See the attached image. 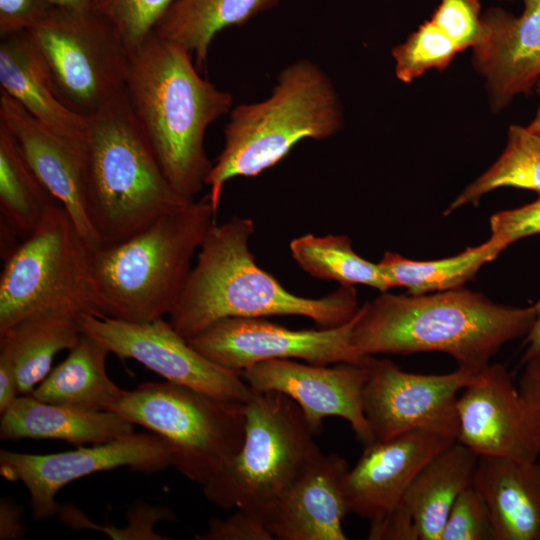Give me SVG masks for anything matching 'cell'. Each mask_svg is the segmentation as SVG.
I'll list each match as a JSON object with an SVG mask.
<instances>
[{"label": "cell", "instance_id": "obj_10", "mask_svg": "<svg viewBox=\"0 0 540 540\" xmlns=\"http://www.w3.org/2000/svg\"><path fill=\"white\" fill-rule=\"evenodd\" d=\"M57 98L89 118L124 89L130 54L120 36L95 11L54 8L26 30Z\"/></svg>", "mask_w": 540, "mask_h": 540}, {"label": "cell", "instance_id": "obj_3", "mask_svg": "<svg viewBox=\"0 0 540 540\" xmlns=\"http://www.w3.org/2000/svg\"><path fill=\"white\" fill-rule=\"evenodd\" d=\"M255 230L250 218L233 216L215 223L203 241L185 288L169 322L186 340L228 317L296 315L320 328L351 320L359 310L352 285H341L320 297L308 298L286 290L260 268L249 249Z\"/></svg>", "mask_w": 540, "mask_h": 540}, {"label": "cell", "instance_id": "obj_17", "mask_svg": "<svg viewBox=\"0 0 540 540\" xmlns=\"http://www.w3.org/2000/svg\"><path fill=\"white\" fill-rule=\"evenodd\" d=\"M455 441L444 434L414 429L364 445L361 457L344 480L349 513L371 523L389 515L419 472Z\"/></svg>", "mask_w": 540, "mask_h": 540}, {"label": "cell", "instance_id": "obj_20", "mask_svg": "<svg viewBox=\"0 0 540 540\" xmlns=\"http://www.w3.org/2000/svg\"><path fill=\"white\" fill-rule=\"evenodd\" d=\"M0 125L10 133L42 185L69 213L89 248L100 247L86 211L82 153L46 129L3 91Z\"/></svg>", "mask_w": 540, "mask_h": 540}, {"label": "cell", "instance_id": "obj_32", "mask_svg": "<svg viewBox=\"0 0 540 540\" xmlns=\"http://www.w3.org/2000/svg\"><path fill=\"white\" fill-rule=\"evenodd\" d=\"M461 53L457 45L430 19L392 49L395 75L410 83L428 70H443Z\"/></svg>", "mask_w": 540, "mask_h": 540}, {"label": "cell", "instance_id": "obj_30", "mask_svg": "<svg viewBox=\"0 0 540 540\" xmlns=\"http://www.w3.org/2000/svg\"><path fill=\"white\" fill-rule=\"evenodd\" d=\"M289 248L296 263L317 279L336 281L340 285L362 284L381 293L391 289L379 264L359 256L346 235L307 233L294 238Z\"/></svg>", "mask_w": 540, "mask_h": 540}, {"label": "cell", "instance_id": "obj_11", "mask_svg": "<svg viewBox=\"0 0 540 540\" xmlns=\"http://www.w3.org/2000/svg\"><path fill=\"white\" fill-rule=\"evenodd\" d=\"M86 333L121 359H133L166 381L209 396L247 403L254 391L241 372L226 369L194 349L164 318L150 322L80 316Z\"/></svg>", "mask_w": 540, "mask_h": 540}, {"label": "cell", "instance_id": "obj_28", "mask_svg": "<svg viewBox=\"0 0 540 540\" xmlns=\"http://www.w3.org/2000/svg\"><path fill=\"white\" fill-rule=\"evenodd\" d=\"M506 248L504 243L490 237L483 244L448 258L419 261L385 252L378 264L391 288L404 287L409 295H421L462 287Z\"/></svg>", "mask_w": 540, "mask_h": 540}, {"label": "cell", "instance_id": "obj_33", "mask_svg": "<svg viewBox=\"0 0 540 540\" xmlns=\"http://www.w3.org/2000/svg\"><path fill=\"white\" fill-rule=\"evenodd\" d=\"M177 0H94L92 10L114 27L131 55Z\"/></svg>", "mask_w": 540, "mask_h": 540}, {"label": "cell", "instance_id": "obj_37", "mask_svg": "<svg viewBox=\"0 0 540 540\" xmlns=\"http://www.w3.org/2000/svg\"><path fill=\"white\" fill-rule=\"evenodd\" d=\"M491 237L507 247L522 238L540 234V196L524 206L495 213L490 218Z\"/></svg>", "mask_w": 540, "mask_h": 540}, {"label": "cell", "instance_id": "obj_19", "mask_svg": "<svg viewBox=\"0 0 540 540\" xmlns=\"http://www.w3.org/2000/svg\"><path fill=\"white\" fill-rule=\"evenodd\" d=\"M348 470L347 461L337 454L322 453L310 463L265 515L273 539L346 540Z\"/></svg>", "mask_w": 540, "mask_h": 540}, {"label": "cell", "instance_id": "obj_41", "mask_svg": "<svg viewBox=\"0 0 540 540\" xmlns=\"http://www.w3.org/2000/svg\"><path fill=\"white\" fill-rule=\"evenodd\" d=\"M18 396L15 372L6 360L0 359V413L6 411Z\"/></svg>", "mask_w": 540, "mask_h": 540}, {"label": "cell", "instance_id": "obj_35", "mask_svg": "<svg viewBox=\"0 0 540 540\" xmlns=\"http://www.w3.org/2000/svg\"><path fill=\"white\" fill-rule=\"evenodd\" d=\"M461 52L477 47L485 25L480 0H440L431 18Z\"/></svg>", "mask_w": 540, "mask_h": 540}, {"label": "cell", "instance_id": "obj_36", "mask_svg": "<svg viewBox=\"0 0 540 540\" xmlns=\"http://www.w3.org/2000/svg\"><path fill=\"white\" fill-rule=\"evenodd\" d=\"M198 540H273L264 516L245 509L236 511L225 519L213 517Z\"/></svg>", "mask_w": 540, "mask_h": 540}, {"label": "cell", "instance_id": "obj_6", "mask_svg": "<svg viewBox=\"0 0 540 540\" xmlns=\"http://www.w3.org/2000/svg\"><path fill=\"white\" fill-rule=\"evenodd\" d=\"M342 126L343 110L331 79L316 63L295 61L279 73L268 98L229 112L223 149L205 181L208 200L217 211L228 180L255 177L301 140L328 139Z\"/></svg>", "mask_w": 540, "mask_h": 540}, {"label": "cell", "instance_id": "obj_1", "mask_svg": "<svg viewBox=\"0 0 540 540\" xmlns=\"http://www.w3.org/2000/svg\"><path fill=\"white\" fill-rule=\"evenodd\" d=\"M535 307L496 304L462 287L436 294L382 292L359 308L351 344L362 356L449 354L458 368L478 373L507 342L527 336Z\"/></svg>", "mask_w": 540, "mask_h": 540}, {"label": "cell", "instance_id": "obj_24", "mask_svg": "<svg viewBox=\"0 0 540 540\" xmlns=\"http://www.w3.org/2000/svg\"><path fill=\"white\" fill-rule=\"evenodd\" d=\"M80 316L68 309L32 314L0 333V359L13 368L19 395H30L50 373L57 353L72 349L83 334Z\"/></svg>", "mask_w": 540, "mask_h": 540}, {"label": "cell", "instance_id": "obj_44", "mask_svg": "<svg viewBox=\"0 0 540 540\" xmlns=\"http://www.w3.org/2000/svg\"><path fill=\"white\" fill-rule=\"evenodd\" d=\"M536 91L539 96L538 108H537V111L535 113L533 120L527 125V127L531 131L540 134V80L538 81L536 85Z\"/></svg>", "mask_w": 540, "mask_h": 540}, {"label": "cell", "instance_id": "obj_9", "mask_svg": "<svg viewBox=\"0 0 540 540\" xmlns=\"http://www.w3.org/2000/svg\"><path fill=\"white\" fill-rule=\"evenodd\" d=\"M90 252L66 209L53 203L34 232L3 257L0 333L51 309L104 317Z\"/></svg>", "mask_w": 540, "mask_h": 540}, {"label": "cell", "instance_id": "obj_16", "mask_svg": "<svg viewBox=\"0 0 540 540\" xmlns=\"http://www.w3.org/2000/svg\"><path fill=\"white\" fill-rule=\"evenodd\" d=\"M367 364L328 367L275 359L252 365L241 371V376L254 392H278L293 400L315 435L325 418L339 417L350 424L363 445H368L374 439L363 410Z\"/></svg>", "mask_w": 540, "mask_h": 540}, {"label": "cell", "instance_id": "obj_13", "mask_svg": "<svg viewBox=\"0 0 540 540\" xmlns=\"http://www.w3.org/2000/svg\"><path fill=\"white\" fill-rule=\"evenodd\" d=\"M367 366L363 410L374 441H386L414 429L457 440V400L479 372L457 368L439 375L410 373L374 356Z\"/></svg>", "mask_w": 540, "mask_h": 540}, {"label": "cell", "instance_id": "obj_22", "mask_svg": "<svg viewBox=\"0 0 540 540\" xmlns=\"http://www.w3.org/2000/svg\"><path fill=\"white\" fill-rule=\"evenodd\" d=\"M135 425L113 411L80 409L19 395L1 413L2 441L60 440L77 447L100 444L135 433Z\"/></svg>", "mask_w": 540, "mask_h": 540}, {"label": "cell", "instance_id": "obj_12", "mask_svg": "<svg viewBox=\"0 0 540 540\" xmlns=\"http://www.w3.org/2000/svg\"><path fill=\"white\" fill-rule=\"evenodd\" d=\"M359 310L348 322L331 328L293 330L267 317L221 319L188 340L206 358L241 372L275 359L305 360L328 365L367 364L371 356L358 354L351 344Z\"/></svg>", "mask_w": 540, "mask_h": 540}, {"label": "cell", "instance_id": "obj_15", "mask_svg": "<svg viewBox=\"0 0 540 540\" xmlns=\"http://www.w3.org/2000/svg\"><path fill=\"white\" fill-rule=\"evenodd\" d=\"M457 442L477 456L538 461L540 407L526 401L507 369L489 364L457 400Z\"/></svg>", "mask_w": 540, "mask_h": 540}, {"label": "cell", "instance_id": "obj_4", "mask_svg": "<svg viewBox=\"0 0 540 540\" xmlns=\"http://www.w3.org/2000/svg\"><path fill=\"white\" fill-rule=\"evenodd\" d=\"M85 205L100 247L119 244L191 202L168 182L125 93L86 118Z\"/></svg>", "mask_w": 540, "mask_h": 540}, {"label": "cell", "instance_id": "obj_5", "mask_svg": "<svg viewBox=\"0 0 540 540\" xmlns=\"http://www.w3.org/2000/svg\"><path fill=\"white\" fill-rule=\"evenodd\" d=\"M217 211L208 198L182 204L141 232L90 252L91 271L104 317L150 322L169 316L190 272L191 261Z\"/></svg>", "mask_w": 540, "mask_h": 540}, {"label": "cell", "instance_id": "obj_25", "mask_svg": "<svg viewBox=\"0 0 540 540\" xmlns=\"http://www.w3.org/2000/svg\"><path fill=\"white\" fill-rule=\"evenodd\" d=\"M478 457L455 441L415 477L399 505L411 516L419 540H440L453 503L472 484Z\"/></svg>", "mask_w": 540, "mask_h": 540}, {"label": "cell", "instance_id": "obj_29", "mask_svg": "<svg viewBox=\"0 0 540 540\" xmlns=\"http://www.w3.org/2000/svg\"><path fill=\"white\" fill-rule=\"evenodd\" d=\"M58 202L33 173L10 133L0 125L1 226L21 240L34 232Z\"/></svg>", "mask_w": 540, "mask_h": 540}, {"label": "cell", "instance_id": "obj_31", "mask_svg": "<svg viewBox=\"0 0 540 540\" xmlns=\"http://www.w3.org/2000/svg\"><path fill=\"white\" fill-rule=\"evenodd\" d=\"M501 187L531 190L540 196V134L527 126L510 125L502 154L450 204L444 215Z\"/></svg>", "mask_w": 540, "mask_h": 540}, {"label": "cell", "instance_id": "obj_27", "mask_svg": "<svg viewBox=\"0 0 540 540\" xmlns=\"http://www.w3.org/2000/svg\"><path fill=\"white\" fill-rule=\"evenodd\" d=\"M279 0H177L161 18L153 33L176 43L195 56L196 67L205 66L215 35L241 25Z\"/></svg>", "mask_w": 540, "mask_h": 540}, {"label": "cell", "instance_id": "obj_21", "mask_svg": "<svg viewBox=\"0 0 540 540\" xmlns=\"http://www.w3.org/2000/svg\"><path fill=\"white\" fill-rule=\"evenodd\" d=\"M1 91L34 119L79 152H83L86 119L57 98L44 65L26 31L1 36Z\"/></svg>", "mask_w": 540, "mask_h": 540}, {"label": "cell", "instance_id": "obj_8", "mask_svg": "<svg viewBox=\"0 0 540 540\" xmlns=\"http://www.w3.org/2000/svg\"><path fill=\"white\" fill-rule=\"evenodd\" d=\"M245 404L168 381L145 382L126 390L109 411L158 436L170 449L171 466L203 486L241 448Z\"/></svg>", "mask_w": 540, "mask_h": 540}, {"label": "cell", "instance_id": "obj_26", "mask_svg": "<svg viewBox=\"0 0 540 540\" xmlns=\"http://www.w3.org/2000/svg\"><path fill=\"white\" fill-rule=\"evenodd\" d=\"M109 350L83 333L68 356L36 386L35 398L80 409L109 411L126 392L106 371Z\"/></svg>", "mask_w": 540, "mask_h": 540}, {"label": "cell", "instance_id": "obj_40", "mask_svg": "<svg viewBox=\"0 0 540 540\" xmlns=\"http://www.w3.org/2000/svg\"><path fill=\"white\" fill-rule=\"evenodd\" d=\"M518 383V390L529 403L540 407V354L528 359Z\"/></svg>", "mask_w": 540, "mask_h": 540}, {"label": "cell", "instance_id": "obj_34", "mask_svg": "<svg viewBox=\"0 0 540 540\" xmlns=\"http://www.w3.org/2000/svg\"><path fill=\"white\" fill-rule=\"evenodd\" d=\"M440 540H495L490 510L473 484L453 503Z\"/></svg>", "mask_w": 540, "mask_h": 540}, {"label": "cell", "instance_id": "obj_2", "mask_svg": "<svg viewBox=\"0 0 540 540\" xmlns=\"http://www.w3.org/2000/svg\"><path fill=\"white\" fill-rule=\"evenodd\" d=\"M193 55L155 33L130 55L125 84L130 107L172 188L195 200L213 163L207 128L233 106L229 92L202 78Z\"/></svg>", "mask_w": 540, "mask_h": 540}, {"label": "cell", "instance_id": "obj_38", "mask_svg": "<svg viewBox=\"0 0 540 540\" xmlns=\"http://www.w3.org/2000/svg\"><path fill=\"white\" fill-rule=\"evenodd\" d=\"M53 9L48 0H0V34L26 31Z\"/></svg>", "mask_w": 540, "mask_h": 540}, {"label": "cell", "instance_id": "obj_14", "mask_svg": "<svg viewBox=\"0 0 540 540\" xmlns=\"http://www.w3.org/2000/svg\"><path fill=\"white\" fill-rule=\"evenodd\" d=\"M172 464L168 446L153 433H133L119 439L79 446L52 454L0 451V474L20 481L30 494L32 516L45 521L58 513L55 496L65 485L82 477L120 467L155 473Z\"/></svg>", "mask_w": 540, "mask_h": 540}, {"label": "cell", "instance_id": "obj_39", "mask_svg": "<svg viewBox=\"0 0 540 540\" xmlns=\"http://www.w3.org/2000/svg\"><path fill=\"white\" fill-rule=\"evenodd\" d=\"M23 509L11 497L0 499V539L16 540L24 537L27 528L22 524Z\"/></svg>", "mask_w": 540, "mask_h": 540}, {"label": "cell", "instance_id": "obj_43", "mask_svg": "<svg viewBox=\"0 0 540 540\" xmlns=\"http://www.w3.org/2000/svg\"><path fill=\"white\" fill-rule=\"evenodd\" d=\"M54 8L68 11H88L92 9L94 0H48Z\"/></svg>", "mask_w": 540, "mask_h": 540}, {"label": "cell", "instance_id": "obj_23", "mask_svg": "<svg viewBox=\"0 0 540 540\" xmlns=\"http://www.w3.org/2000/svg\"><path fill=\"white\" fill-rule=\"evenodd\" d=\"M473 486L490 510L495 540H540V464L479 456Z\"/></svg>", "mask_w": 540, "mask_h": 540}, {"label": "cell", "instance_id": "obj_18", "mask_svg": "<svg viewBox=\"0 0 540 540\" xmlns=\"http://www.w3.org/2000/svg\"><path fill=\"white\" fill-rule=\"evenodd\" d=\"M523 4L518 17L499 8L486 11L483 39L473 49V66L485 81L495 112L530 93L540 80V0Z\"/></svg>", "mask_w": 540, "mask_h": 540}, {"label": "cell", "instance_id": "obj_7", "mask_svg": "<svg viewBox=\"0 0 540 540\" xmlns=\"http://www.w3.org/2000/svg\"><path fill=\"white\" fill-rule=\"evenodd\" d=\"M299 406L278 392H255L245 404L241 448L202 486L223 510L245 508L264 516L296 477L322 452Z\"/></svg>", "mask_w": 540, "mask_h": 540}, {"label": "cell", "instance_id": "obj_42", "mask_svg": "<svg viewBox=\"0 0 540 540\" xmlns=\"http://www.w3.org/2000/svg\"><path fill=\"white\" fill-rule=\"evenodd\" d=\"M536 317L533 326L527 334V349L523 357V363L528 359L540 354V300L534 304Z\"/></svg>", "mask_w": 540, "mask_h": 540}]
</instances>
